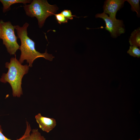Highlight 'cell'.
<instances>
[{"instance_id":"obj_5","label":"cell","mask_w":140,"mask_h":140,"mask_svg":"<svg viewBox=\"0 0 140 140\" xmlns=\"http://www.w3.org/2000/svg\"><path fill=\"white\" fill-rule=\"evenodd\" d=\"M95 16L96 18H101L104 20L106 26L104 28L110 32L112 37L116 38L125 32L122 20L111 18L104 12L96 14Z\"/></svg>"},{"instance_id":"obj_15","label":"cell","mask_w":140,"mask_h":140,"mask_svg":"<svg viewBox=\"0 0 140 140\" xmlns=\"http://www.w3.org/2000/svg\"><path fill=\"white\" fill-rule=\"evenodd\" d=\"M36 140H46L44 137L42 136L37 129H33Z\"/></svg>"},{"instance_id":"obj_14","label":"cell","mask_w":140,"mask_h":140,"mask_svg":"<svg viewBox=\"0 0 140 140\" xmlns=\"http://www.w3.org/2000/svg\"><path fill=\"white\" fill-rule=\"evenodd\" d=\"M61 13L68 20L73 19V17H77L76 16V15H72L71 11L68 10H64L61 12Z\"/></svg>"},{"instance_id":"obj_13","label":"cell","mask_w":140,"mask_h":140,"mask_svg":"<svg viewBox=\"0 0 140 140\" xmlns=\"http://www.w3.org/2000/svg\"><path fill=\"white\" fill-rule=\"evenodd\" d=\"M54 15H55L58 22L60 24L62 23L67 22L68 20L61 13L55 14Z\"/></svg>"},{"instance_id":"obj_9","label":"cell","mask_w":140,"mask_h":140,"mask_svg":"<svg viewBox=\"0 0 140 140\" xmlns=\"http://www.w3.org/2000/svg\"><path fill=\"white\" fill-rule=\"evenodd\" d=\"M131 46L137 47L140 46V29L138 28L135 30L131 33L129 39Z\"/></svg>"},{"instance_id":"obj_4","label":"cell","mask_w":140,"mask_h":140,"mask_svg":"<svg viewBox=\"0 0 140 140\" xmlns=\"http://www.w3.org/2000/svg\"><path fill=\"white\" fill-rule=\"evenodd\" d=\"M15 26L10 21L4 22L0 20V39L11 55H15L20 46L17 42L18 37L15 33Z\"/></svg>"},{"instance_id":"obj_2","label":"cell","mask_w":140,"mask_h":140,"mask_svg":"<svg viewBox=\"0 0 140 140\" xmlns=\"http://www.w3.org/2000/svg\"><path fill=\"white\" fill-rule=\"evenodd\" d=\"M5 65L8 70L6 73L3 74L0 81L4 83L8 82L12 87L13 96L20 97L23 94L22 79L28 72L29 66L27 65H22L15 56L11 58L10 62H6Z\"/></svg>"},{"instance_id":"obj_3","label":"cell","mask_w":140,"mask_h":140,"mask_svg":"<svg viewBox=\"0 0 140 140\" xmlns=\"http://www.w3.org/2000/svg\"><path fill=\"white\" fill-rule=\"evenodd\" d=\"M23 6L27 16L37 18L40 28L44 26L46 19L55 14L58 9L56 5L50 4L46 0H33L30 4Z\"/></svg>"},{"instance_id":"obj_7","label":"cell","mask_w":140,"mask_h":140,"mask_svg":"<svg viewBox=\"0 0 140 140\" xmlns=\"http://www.w3.org/2000/svg\"><path fill=\"white\" fill-rule=\"evenodd\" d=\"M35 118L40 128L47 132L52 130L56 125L55 119L43 116L40 113L36 115Z\"/></svg>"},{"instance_id":"obj_1","label":"cell","mask_w":140,"mask_h":140,"mask_svg":"<svg viewBox=\"0 0 140 140\" xmlns=\"http://www.w3.org/2000/svg\"><path fill=\"white\" fill-rule=\"evenodd\" d=\"M29 25V23H26L22 27L18 25L15 26L17 37L20 39L21 43L19 48L21 51L19 61L22 64L26 60L29 63V67H31L34 61L38 58L43 57L52 61L54 57L48 53L46 50L45 53H41L36 50L35 42L27 36V29Z\"/></svg>"},{"instance_id":"obj_12","label":"cell","mask_w":140,"mask_h":140,"mask_svg":"<svg viewBox=\"0 0 140 140\" xmlns=\"http://www.w3.org/2000/svg\"><path fill=\"white\" fill-rule=\"evenodd\" d=\"M127 53L131 56L134 57L139 58L140 57V49L135 46H130Z\"/></svg>"},{"instance_id":"obj_17","label":"cell","mask_w":140,"mask_h":140,"mask_svg":"<svg viewBox=\"0 0 140 140\" xmlns=\"http://www.w3.org/2000/svg\"><path fill=\"white\" fill-rule=\"evenodd\" d=\"M138 140H140V139H138Z\"/></svg>"},{"instance_id":"obj_11","label":"cell","mask_w":140,"mask_h":140,"mask_svg":"<svg viewBox=\"0 0 140 140\" xmlns=\"http://www.w3.org/2000/svg\"><path fill=\"white\" fill-rule=\"evenodd\" d=\"M139 0H127V1L131 5V9L133 11L136 12L137 15H140V8Z\"/></svg>"},{"instance_id":"obj_16","label":"cell","mask_w":140,"mask_h":140,"mask_svg":"<svg viewBox=\"0 0 140 140\" xmlns=\"http://www.w3.org/2000/svg\"><path fill=\"white\" fill-rule=\"evenodd\" d=\"M22 140H36L34 133L33 130L31 133L26 136Z\"/></svg>"},{"instance_id":"obj_8","label":"cell","mask_w":140,"mask_h":140,"mask_svg":"<svg viewBox=\"0 0 140 140\" xmlns=\"http://www.w3.org/2000/svg\"><path fill=\"white\" fill-rule=\"evenodd\" d=\"M3 5V12L10 9V6L13 4L18 3H22L26 5L27 3H31V0H0Z\"/></svg>"},{"instance_id":"obj_10","label":"cell","mask_w":140,"mask_h":140,"mask_svg":"<svg viewBox=\"0 0 140 140\" xmlns=\"http://www.w3.org/2000/svg\"><path fill=\"white\" fill-rule=\"evenodd\" d=\"M26 128L24 134L21 137L16 140H22L25 137L30 134L31 129L30 125L27 121H26ZM3 131L1 126L0 125V140H12L5 137L2 133Z\"/></svg>"},{"instance_id":"obj_6","label":"cell","mask_w":140,"mask_h":140,"mask_svg":"<svg viewBox=\"0 0 140 140\" xmlns=\"http://www.w3.org/2000/svg\"><path fill=\"white\" fill-rule=\"evenodd\" d=\"M125 0H107L103 5L104 12L109 15V17L116 18L117 12L123 6Z\"/></svg>"}]
</instances>
